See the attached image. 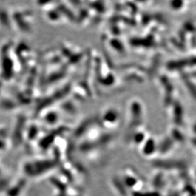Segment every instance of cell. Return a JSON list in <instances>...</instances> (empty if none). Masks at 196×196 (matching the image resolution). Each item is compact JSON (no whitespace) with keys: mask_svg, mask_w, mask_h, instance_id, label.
<instances>
[{"mask_svg":"<svg viewBox=\"0 0 196 196\" xmlns=\"http://www.w3.org/2000/svg\"><path fill=\"white\" fill-rule=\"evenodd\" d=\"M154 144L152 141H149L145 145V149H144V152L146 154H150L153 152L154 150Z\"/></svg>","mask_w":196,"mask_h":196,"instance_id":"3","label":"cell"},{"mask_svg":"<svg viewBox=\"0 0 196 196\" xmlns=\"http://www.w3.org/2000/svg\"><path fill=\"white\" fill-rule=\"evenodd\" d=\"M125 183L126 184V185H128L129 187H133V186L137 183V181L135 178H133V177H125Z\"/></svg>","mask_w":196,"mask_h":196,"instance_id":"6","label":"cell"},{"mask_svg":"<svg viewBox=\"0 0 196 196\" xmlns=\"http://www.w3.org/2000/svg\"><path fill=\"white\" fill-rule=\"evenodd\" d=\"M133 196H160V194L158 192H135L133 194Z\"/></svg>","mask_w":196,"mask_h":196,"instance_id":"5","label":"cell"},{"mask_svg":"<svg viewBox=\"0 0 196 196\" xmlns=\"http://www.w3.org/2000/svg\"><path fill=\"white\" fill-rule=\"evenodd\" d=\"M162 182H163V176L161 174H159L154 179L153 186L156 188H160L162 185Z\"/></svg>","mask_w":196,"mask_h":196,"instance_id":"2","label":"cell"},{"mask_svg":"<svg viewBox=\"0 0 196 196\" xmlns=\"http://www.w3.org/2000/svg\"><path fill=\"white\" fill-rule=\"evenodd\" d=\"M114 184L115 185H116L117 189H118V190L119 191L120 193L121 194V195H126V192L124 187H123V185L119 181H118V180H114Z\"/></svg>","mask_w":196,"mask_h":196,"instance_id":"4","label":"cell"},{"mask_svg":"<svg viewBox=\"0 0 196 196\" xmlns=\"http://www.w3.org/2000/svg\"><path fill=\"white\" fill-rule=\"evenodd\" d=\"M154 166L165 169H172L174 168L184 169L185 167V164L183 162L174 161V160H158L154 163Z\"/></svg>","mask_w":196,"mask_h":196,"instance_id":"1","label":"cell"}]
</instances>
